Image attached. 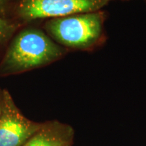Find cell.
Instances as JSON below:
<instances>
[{"mask_svg": "<svg viewBox=\"0 0 146 146\" xmlns=\"http://www.w3.org/2000/svg\"><path fill=\"white\" fill-rule=\"evenodd\" d=\"M25 117L8 91H3L0 116V146H23L41 127Z\"/></svg>", "mask_w": 146, "mask_h": 146, "instance_id": "obj_4", "label": "cell"}, {"mask_svg": "<svg viewBox=\"0 0 146 146\" xmlns=\"http://www.w3.org/2000/svg\"><path fill=\"white\" fill-rule=\"evenodd\" d=\"M64 50L44 33L27 29L14 39L0 66L3 74L33 69L57 60Z\"/></svg>", "mask_w": 146, "mask_h": 146, "instance_id": "obj_1", "label": "cell"}, {"mask_svg": "<svg viewBox=\"0 0 146 146\" xmlns=\"http://www.w3.org/2000/svg\"><path fill=\"white\" fill-rule=\"evenodd\" d=\"M107 0H23L19 14L26 20L60 18L99 11Z\"/></svg>", "mask_w": 146, "mask_h": 146, "instance_id": "obj_3", "label": "cell"}, {"mask_svg": "<svg viewBox=\"0 0 146 146\" xmlns=\"http://www.w3.org/2000/svg\"><path fill=\"white\" fill-rule=\"evenodd\" d=\"M3 1V0H0V4H1V3H2Z\"/></svg>", "mask_w": 146, "mask_h": 146, "instance_id": "obj_8", "label": "cell"}, {"mask_svg": "<svg viewBox=\"0 0 146 146\" xmlns=\"http://www.w3.org/2000/svg\"><path fill=\"white\" fill-rule=\"evenodd\" d=\"M3 108V92L0 94V116H1V112Z\"/></svg>", "mask_w": 146, "mask_h": 146, "instance_id": "obj_7", "label": "cell"}, {"mask_svg": "<svg viewBox=\"0 0 146 146\" xmlns=\"http://www.w3.org/2000/svg\"><path fill=\"white\" fill-rule=\"evenodd\" d=\"M73 130L58 122L42 124L41 127L23 146H70Z\"/></svg>", "mask_w": 146, "mask_h": 146, "instance_id": "obj_5", "label": "cell"}, {"mask_svg": "<svg viewBox=\"0 0 146 146\" xmlns=\"http://www.w3.org/2000/svg\"><path fill=\"white\" fill-rule=\"evenodd\" d=\"M107 1H110V0H107Z\"/></svg>", "mask_w": 146, "mask_h": 146, "instance_id": "obj_9", "label": "cell"}, {"mask_svg": "<svg viewBox=\"0 0 146 146\" xmlns=\"http://www.w3.org/2000/svg\"><path fill=\"white\" fill-rule=\"evenodd\" d=\"M106 16L101 11L56 18L46 28L56 41L74 49H88L98 45L104 37Z\"/></svg>", "mask_w": 146, "mask_h": 146, "instance_id": "obj_2", "label": "cell"}, {"mask_svg": "<svg viewBox=\"0 0 146 146\" xmlns=\"http://www.w3.org/2000/svg\"><path fill=\"white\" fill-rule=\"evenodd\" d=\"M13 27L8 21L0 17V41L5 39L13 31Z\"/></svg>", "mask_w": 146, "mask_h": 146, "instance_id": "obj_6", "label": "cell"}]
</instances>
